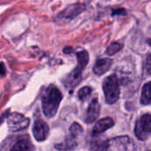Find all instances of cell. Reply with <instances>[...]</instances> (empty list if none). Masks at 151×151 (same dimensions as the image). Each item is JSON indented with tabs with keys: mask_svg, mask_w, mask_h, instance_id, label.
<instances>
[{
	"mask_svg": "<svg viewBox=\"0 0 151 151\" xmlns=\"http://www.w3.org/2000/svg\"><path fill=\"white\" fill-rule=\"evenodd\" d=\"M61 99L62 94L56 86H50L45 89L42 96V109L46 117L51 118L56 115Z\"/></svg>",
	"mask_w": 151,
	"mask_h": 151,
	"instance_id": "6da1fadb",
	"label": "cell"
},
{
	"mask_svg": "<svg viewBox=\"0 0 151 151\" xmlns=\"http://www.w3.org/2000/svg\"><path fill=\"white\" fill-rule=\"evenodd\" d=\"M77 57H78V66L76 67L73 72L68 76V78H67L66 81L67 86L70 88H75L80 82L81 74L89 61V54L85 50L78 52L77 53Z\"/></svg>",
	"mask_w": 151,
	"mask_h": 151,
	"instance_id": "7a4b0ae2",
	"label": "cell"
},
{
	"mask_svg": "<svg viewBox=\"0 0 151 151\" xmlns=\"http://www.w3.org/2000/svg\"><path fill=\"white\" fill-rule=\"evenodd\" d=\"M103 92L105 94V100L108 104L115 103L120 95L118 79L115 75H111L106 78L103 81Z\"/></svg>",
	"mask_w": 151,
	"mask_h": 151,
	"instance_id": "3957f363",
	"label": "cell"
},
{
	"mask_svg": "<svg viewBox=\"0 0 151 151\" xmlns=\"http://www.w3.org/2000/svg\"><path fill=\"white\" fill-rule=\"evenodd\" d=\"M134 143L127 135L118 136L108 141L107 151H134Z\"/></svg>",
	"mask_w": 151,
	"mask_h": 151,
	"instance_id": "277c9868",
	"label": "cell"
},
{
	"mask_svg": "<svg viewBox=\"0 0 151 151\" xmlns=\"http://www.w3.org/2000/svg\"><path fill=\"white\" fill-rule=\"evenodd\" d=\"M134 132L140 140H145L151 135V114H145L139 117L136 123Z\"/></svg>",
	"mask_w": 151,
	"mask_h": 151,
	"instance_id": "5b68a950",
	"label": "cell"
},
{
	"mask_svg": "<svg viewBox=\"0 0 151 151\" xmlns=\"http://www.w3.org/2000/svg\"><path fill=\"white\" fill-rule=\"evenodd\" d=\"M7 124L12 132H18L29 126V119L22 114L14 112L7 116Z\"/></svg>",
	"mask_w": 151,
	"mask_h": 151,
	"instance_id": "8992f818",
	"label": "cell"
},
{
	"mask_svg": "<svg viewBox=\"0 0 151 151\" xmlns=\"http://www.w3.org/2000/svg\"><path fill=\"white\" fill-rule=\"evenodd\" d=\"M86 9V6L83 4H73L68 6V7H66L59 15H58V19L60 20H68L70 21L74 18H76L78 15H79L81 13L84 12V10Z\"/></svg>",
	"mask_w": 151,
	"mask_h": 151,
	"instance_id": "52a82bcc",
	"label": "cell"
},
{
	"mask_svg": "<svg viewBox=\"0 0 151 151\" xmlns=\"http://www.w3.org/2000/svg\"><path fill=\"white\" fill-rule=\"evenodd\" d=\"M33 134L37 140L38 141L45 140L49 134L48 124L43 120H37L33 126Z\"/></svg>",
	"mask_w": 151,
	"mask_h": 151,
	"instance_id": "ba28073f",
	"label": "cell"
},
{
	"mask_svg": "<svg viewBox=\"0 0 151 151\" xmlns=\"http://www.w3.org/2000/svg\"><path fill=\"white\" fill-rule=\"evenodd\" d=\"M100 109H101V106L100 103L98 101L97 99H93L87 109V114H86V123H93L95 121V119L98 117L99 114H100Z\"/></svg>",
	"mask_w": 151,
	"mask_h": 151,
	"instance_id": "9c48e42d",
	"label": "cell"
},
{
	"mask_svg": "<svg viewBox=\"0 0 151 151\" xmlns=\"http://www.w3.org/2000/svg\"><path fill=\"white\" fill-rule=\"evenodd\" d=\"M113 125H114V121H113L112 118L104 117V118L101 119L99 122H97V124L93 127V135H98L100 133H102L105 131H107L108 129H109L110 127H112Z\"/></svg>",
	"mask_w": 151,
	"mask_h": 151,
	"instance_id": "30bf717a",
	"label": "cell"
},
{
	"mask_svg": "<svg viewBox=\"0 0 151 151\" xmlns=\"http://www.w3.org/2000/svg\"><path fill=\"white\" fill-rule=\"evenodd\" d=\"M111 64H112L111 59H109V58L101 59V60H97V62L95 63V65L93 67V72L96 75L101 76V75L106 73L110 68Z\"/></svg>",
	"mask_w": 151,
	"mask_h": 151,
	"instance_id": "8fae6325",
	"label": "cell"
},
{
	"mask_svg": "<svg viewBox=\"0 0 151 151\" xmlns=\"http://www.w3.org/2000/svg\"><path fill=\"white\" fill-rule=\"evenodd\" d=\"M33 150H34V146L32 145L29 139H28L27 137L19 139L11 149V151H33Z\"/></svg>",
	"mask_w": 151,
	"mask_h": 151,
	"instance_id": "7c38bea8",
	"label": "cell"
},
{
	"mask_svg": "<svg viewBox=\"0 0 151 151\" xmlns=\"http://www.w3.org/2000/svg\"><path fill=\"white\" fill-rule=\"evenodd\" d=\"M108 141L101 136L94 135V138L91 141V148L93 151H107Z\"/></svg>",
	"mask_w": 151,
	"mask_h": 151,
	"instance_id": "4fadbf2b",
	"label": "cell"
},
{
	"mask_svg": "<svg viewBox=\"0 0 151 151\" xmlns=\"http://www.w3.org/2000/svg\"><path fill=\"white\" fill-rule=\"evenodd\" d=\"M77 145L78 143H77V140H76V138H74L73 136L69 134L63 142L56 145L55 147L61 151H69V150H73L77 147Z\"/></svg>",
	"mask_w": 151,
	"mask_h": 151,
	"instance_id": "5bb4252c",
	"label": "cell"
},
{
	"mask_svg": "<svg viewBox=\"0 0 151 151\" xmlns=\"http://www.w3.org/2000/svg\"><path fill=\"white\" fill-rule=\"evenodd\" d=\"M140 102L143 105H148L151 103V82L147 83L143 86L140 96Z\"/></svg>",
	"mask_w": 151,
	"mask_h": 151,
	"instance_id": "9a60e30c",
	"label": "cell"
},
{
	"mask_svg": "<svg viewBox=\"0 0 151 151\" xmlns=\"http://www.w3.org/2000/svg\"><path fill=\"white\" fill-rule=\"evenodd\" d=\"M69 132H70V135L73 136L74 138L77 139V137H78L80 134H82L83 132V127L78 124V123H73L70 126V129H69Z\"/></svg>",
	"mask_w": 151,
	"mask_h": 151,
	"instance_id": "2e32d148",
	"label": "cell"
},
{
	"mask_svg": "<svg viewBox=\"0 0 151 151\" xmlns=\"http://www.w3.org/2000/svg\"><path fill=\"white\" fill-rule=\"evenodd\" d=\"M124 45L121 44V43H118V42H115V43H112L108 48H107V54L109 55H114L115 53L118 52L122 48H123Z\"/></svg>",
	"mask_w": 151,
	"mask_h": 151,
	"instance_id": "e0dca14e",
	"label": "cell"
},
{
	"mask_svg": "<svg viewBox=\"0 0 151 151\" xmlns=\"http://www.w3.org/2000/svg\"><path fill=\"white\" fill-rule=\"evenodd\" d=\"M91 93H92V88L91 87H89V86L83 87L78 92V98H79V100L82 101H85V100H86L90 96Z\"/></svg>",
	"mask_w": 151,
	"mask_h": 151,
	"instance_id": "ac0fdd59",
	"label": "cell"
},
{
	"mask_svg": "<svg viewBox=\"0 0 151 151\" xmlns=\"http://www.w3.org/2000/svg\"><path fill=\"white\" fill-rule=\"evenodd\" d=\"M125 14H126V11L124 8L114 9L112 12V15H125Z\"/></svg>",
	"mask_w": 151,
	"mask_h": 151,
	"instance_id": "d6986e66",
	"label": "cell"
},
{
	"mask_svg": "<svg viewBox=\"0 0 151 151\" xmlns=\"http://www.w3.org/2000/svg\"><path fill=\"white\" fill-rule=\"evenodd\" d=\"M146 68L149 74H151V53L147 56L146 60Z\"/></svg>",
	"mask_w": 151,
	"mask_h": 151,
	"instance_id": "ffe728a7",
	"label": "cell"
},
{
	"mask_svg": "<svg viewBox=\"0 0 151 151\" xmlns=\"http://www.w3.org/2000/svg\"><path fill=\"white\" fill-rule=\"evenodd\" d=\"M6 72V67L4 65V63L0 62V77H3V76H5Z\"/></svg>",
	"mask_w": 151,
	"mask_h": 151,
	"instance_id": "44dd1931",
	"label": "cell"
},
{
	"mask_svg": "<svg viewBox=\"0 0 151 151\" xmlns=\"http://www.w3.org/2000/svg\"><path fill=\"white\" fill-rule=\"evenodd\" d=\"M71 51H72V48L71 47H66V48H64V52L65 53H68Z\"/></svg>",
	"mask_w": 151,
	"mask_h": 151,
	"instance_id": "7402d4cb",
	"label": "cell"
},
{
	"mask_svg": "<svg viewBox=\"0 0 151 151\" xmlns=\"http://www.w3.org/2000/svg\"><path fill=\"white\" fill-rule=\"evenodd\" d=\"M147 44H148L149 45H151V38L147 39Z\"/></svg>",
	"mask_w": 151,
	"mask_h": 151,
	"instance_id": "603a6c76",
	"label": "cell"
}]
</instances>
